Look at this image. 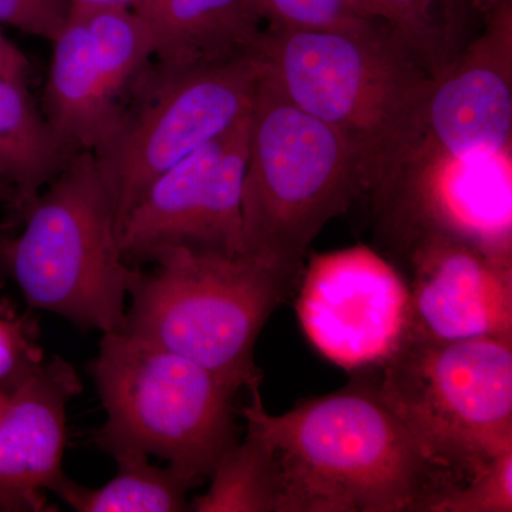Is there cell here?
<instances>
[{
  "label": "cell",
  "mask_w": 512,
  "mask_h": 512,
  "mask_svg": "<svg viewBox=\"0 0 512 512\" xmlns=\"http://www.w3.org/2000/svg\"><path fill=\"white\" fill-rule=\"evenodd\" d=\"M259 386L248 387L244 417L274 451L276 512H430L461 485L375 384L305 400L281 416L266 412Z\"/></svg>",
  "instance_id": "obj_1"
},
{
  "label": "cell",
  "mask_w": 512,
  "mask_h": 512,
  "mask_svg": "<svg viewBox=\"0 0 512 512\" xmlns=\"http://www.w3.org/2000/svg\"><path fill=\"white\" fill-rule=\"evenodd\" d=\"M262 73L355 151L369 194L382 190L419 126L434 76L387 25L357 30L265 28Z\"/></svg>",
  "instance_id": "obj_2"
},
{
  "label": "cell",
  "mask_w": 512,
  "mask_h": 512,
  "mask_svg": "<svg viewBox=\"0 0 512 512\" xmlns=\"http://www.w3.org/2000/svg\"><path fill=\"white\" fill-rule=\"evenodd\" d=\"M366 194L352 147L286 99L261 70L242 184L244 254L299 281L313 239Z\"/></svg>",
  "instance_id": "obj_3"
},
{
  "label": "cell",
  "mask_w": 512,
  "mask_h": 512,
  "mask_svg": "<svg viewBox=\"0 0 512 512\" xmlns=\"http://www.w3.org/2000/svg\"><path fill=\"white\" fill-rule=\"evenodd\" d=\"M0 227V275L30 308L56 313L83 329L117 332L141 271L121 255L116 211L90 151L40 192L20 218Z\"/></svg>",
  "instance_id": "obj_4"
},
{
  "label": "cell",
  "mask_w": 512,
  "mask_h": 512,
  "mask_svg": "<svg viewBox=\"0 0 512 512\" xmlns=\"http://www.w3.org/2000/svg\"><path fill=\"white\" fill-rule=\"evenodd\" d=\"M90 373L107 414L94 443L113 457L157 456L198 485L237 443L238 387L188 357L117 330Z\"/></svg>",
  "instance_id": "obj_5"
},
{
  "label": "cell",
  "mask_w": 512,
  "mask_h": 512,
  "mask_svg": "<svg viewBox=\"0 0 512 512\" xmlns=\"http://www.w3.org/2000/svg\"><path fill=\"white\" fill-rule=\"evenodd\" d=\"M141 271L120 330L194 360L239 390L261 384L254 350L298 279L247 254L170 248Z\"/></svg>",
  "instance_id": "obj_6"
},
{
  "label": "cell",
  "mask_w": 512,
  "mask_h": 512,
  "mask_svg": "<svg viewBox=\"0 0 512 512\" xmlns=\"http://www.w3.org/2000/svg\"><path fill=\"white\" fill-rule=\"evenodd\" d=\"M377 369L384 402L461 484L512 450V340L410 333Z\"/></svg>",
  "instance_id": "obj_7"
},
{
  "label": "cell",
  "mask_w": 512,
  "mask_h": 512,
  "mask_svg": "<svg viewBox=\"0 0 512 512\" xmlns=\"http://www.w3.org/2000/svg\"><path fill=\"white\" fill-rule=\"evenodd\" d=\"M259 74L256 56L195 69L153 60L141 73L116 127L92 151L113 200L117 232L160 175L248 116Z\"/></svg>",
  "instance_id": "obj_8"
},
{
  "label": "cell",
  "mask_w": 512,
  "mask_h": 512,
  "mask_svg": "<svg viewBox=\"0 0 512 512\" xmlns=\"http://www.w3.org/2000/svg\"><path fill=\"white\" fill-rule=\"evenodd\" d=\"M249 113L157 178L119 227L124 261L140 266L170 248L244 254L242 184Z\"/></svg>",
  "instance_id": "obj_9"
},
{
  "label": "cell",
  "mask_w": 512,
  "mask_h": 512,
  "mask_svg": "<svg viewBox=\"0 0 512 512\" xmlns=\"http://www.w3.org/2000/svg\"><path fill=\"white\" fill-rule=\"evenodd\" d=\"M298 285L296 313L306 338L342 369L383 366L412 333L407 281L370 248L313 256Z\"/></svg>",
  "instance_id": "obj_10"
},
{
  "label": "cell",
  "mask_w": 512,
  "mask_h": 512,
  "mask_svg": "<svg viewBox=\"0 0 512 512\" xmlns=\"http://www.w3.org/2000/svg\"><path fill=\"white\" fill-rule=\"evenodd\" d=\"M511 146L512 2L491 13L434 80L416 133L380 192L431 165Z\"/></svg>",
  "instance_id": "obj_11"
},
{
  "label": "cell",
  "mask_w": 512,
  "mask_h": 512,
  "mask_svg": "<svg viewBox=\"0 0 512 512\" xmlns=\"http://www.w3.org/2000/svg\"><path fill=\"white\" fill-rule=\"evenodd\" d=\"M412 333L433 340H512V262L444 237L406 248Z\"/></svg>",
  "instance_id": "obj_12"
},
{
  "label": "cell",
  "mask_w": 512,
  "mask_h": 512,
  "mask_svg": "<svg viewBox=\"0 0 512 512\" xmlns=\"http://www.w3.org/2000/svg\"><path fill=\"white\" fill-rule=\"evenodd\" d=\"M82 392L66 360H46L16 384L0 412V512L50 511L43 495L63 476L66 409Z\"/></svg>",
  "instance_id": "obj_13"
},
{
  "label": "cell",
  "mask_w": 512,
  "mask_h": 512,
  "mask_svg": "<svg viewBox=\"0 0 512 512\" xmlns=\"http://www.w3.org/2000/svg\"><path fill=\"white\" fill-rule=\"evenodd\" d=\"M52 43L40 107L67 143L92 153L116 127L126 86L94 47L82 10L70 9L66 25Z\"/></svg>",
  "instance_id": "obj_14"
},
{
  "label": "cell",
  "mask_w": 512,
  "mask_h": 512,
  "mask_svg": "<svg viewBox=\"0 0 512 512\" xmlns=\"http://www.w3.org/2000/svg\"><path fill=\"white\" fill-rule=\"evenodd\" d=\"M154 60L175 69L256 56L265 22L254 0H136Z\"/></svg>",
  "instance_id": "obj_15"
},
{
  "label": "cell",
  "mask_w": 512,
  "mask_h": 512,
  "mask_svg": "<svg viewBox=\"0 0 512 512\" xmlns=\"http://www.w3.org/2000/svg\"><path fill=\"white\" fill-rule=\"evenodd\" d=\"M37 106L30 84L0 77V177L18 194V224L47 185L79 154Z\"/></svg>",
  "instance_id": "obj_16"
},
{
  "label": "cell",
  "mask_w": 512,
  "mask_h": 512,
  "mask_svg": "<svg viewBox=\"0 0 512 512\" xmlns=\"http://www.w3.org/2000/svg\"><path fill=\"white\" fill-rule=\"evenodd\" d=\"M426 64L434 79L446 72L483 26L474 0H365Z\"/></svg>",
  "instance_id": "obj_17"
},
{
  "label": "cell",
  "mask_w": 512,
  "mask_h": 512,
  "mask_svg": "<svg viewBox=\"0 0 512 512\" xmlns=\"http://www.w3.org/2000/svg\"><path fill=\"white\" fill-rule=\"evenodd\" d=\"M114 460L116 476L99 488L83 487L63 474L50 491L79 512L188 511L187 493L195 485L173 467L153 466L144 454Z\"/></svg>",
  "instance_id": "obj_18"
},
{
  "label": "cell",
  "mask_w": 512,
  "mask_h": 512,
  "mask_svg": "<svg viewBox=\"0 0 512 512\" xmlns=\"http://www.w3.org/2000/svg\"><path fill=\"white\" fill-rule=\"evenodd\" d=\"M279 473L274 451L256 431L248 429L222 454L211 474V487L188 504L195 512H276Z\"/></svg>",
  "instance_id": "obj_19"
},
{
  "label": "cell",
  "mask_w": 512,
  "mask_h": 512,
  "mask_svg": "<svg viewBox=\"0 0 512 512\" xmlns=\"http://www.w3.org/2000/svg\"><path fill=\"white\" fill-rule=\"evenodd\" d=\"M265 28L357 30L386 25L365 0H254Z\"/></svg>",
  "instance_id": "obj_20"
},
{
  "label": "cell",
  "mask_w": 512,
  "mask_h": 512,
  "mask_svg": "<svg viewBox=\"0 0 512 512\" xmlns=\"http://www.w3.org/2000/svg\"><path fill=\"white\" fill-rule=\"evenodd\" d=\"M512 450L488 461L466 483L441 495L430 512H511Z\"/></svg>",
  "instance_id": "obj_21"
},
{
  "label": "cell",
  "mask_w": 512,
  "mask_h": 512,
  "mask_svg": "<svg viewBox=\"0 0 512 512\" xmlns=\"http://www.w3.org/2000/svg\"><path fill=\"white\" fill-rule=\"evenodd\" d=\"M36 323L28 316H0V390L10 392L43 362Z\"/></svg>",
  "instance_id": "obj_22"
},
{
  "label": "cell",
  "mask_w": 512,
  "mask_h": 512,
  "mask_svg": "<svg viewBox=\"0 0 512 512\" xmlns=\"http://www.w3.org/2000/svg\"><path fill=\"white\" fill-rule=\"evenodd\" d=\"M70 9L69 0H0V23L53 42L66 25Z\"/></svg>",
  "instance_id": "obj_23"
},
{
  "label": "cell",
  "mask_w": 512,
  "mask_h": 512,
  "mask_svg": "<svg viewBox=\"0 0 512 512\" xmlns=\"http://www.w3.org/2000/svg\"><path fill=\"white\" fill-rule=\"evenodd\" d=\"M0 77L28 84L32 83L35 77V67L32 66L28 57L3 35L2 30H0Z\"/></svg>",
  "instance_id": "obj_24"
},
{
  "label": "cell",
  "mask_w": 512,
  "mask_h": 512,
  "mask_svg": "<svg viewBox=\"0 0 512 512\" xmlns=\"http://www.w3.org/2000/svg\"><path fill=\"white\" fill-rule=\"evenodd\" d=\"M136 0H69L72 8L82 9H133Z\"/></svg>",
  "instance_id": "obj_25"
},
{
  "label": "cell",
  "mask_w": 512,
  "mask_h": 512,
  "mask_svg": "<svg viewBox=\"0 0 512 512\" xmlns=\"http://www.w3.org/2000/svg\"><path fill=\"white\" fill-rule=\"evenodd\" d=\"M0 205L12 214V220H16L19 214L18 194L3 177H0Z\"/></svg>",
  "instance_id": "obj_26"
},
{
  "label": "cell",
  "mask_w": 512,
  "mask_h": 512,
  "mask_svg": "<svg viewBox=\"0 0 512 512\" xmlns=\"http://www.w3.org/2000/svg\"><path fill=\"white\" fill-rule=\"evenodd\" d=\"M510 2H512V0H474L478 13H480L483 22L488 18V16L491 15V13L500 8V6Z\"/></svg>",
  "instance_id": "obj_27"
},
{
  "label": "cell",
  "mask_w": 512,
  "mask_h": 512,
  "mask_svg": "<svg viewBox=\"0 0 512 512\" xmlns=\"http://www.w3.org/2000/svg\"><path fill=\"white\" fill-rule=\"evenodd\" d=\"M9 392H2L0 390V412H2L3 407H5L6 400H8Z\"/></svg>",
  "instance_id": "obj_28"
}]
</instances>
